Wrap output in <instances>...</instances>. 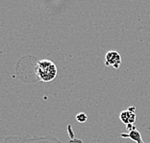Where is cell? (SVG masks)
Returning <instances> with one entry per match:
<instances>
[{"mask_svg":"<svg viewBox=\"0 0 150 143\" xmlns=\"http://www.w3.org/2000/svg\"><path fill=\"white\" fill-rule=\"evenodd\" d=\"M1 143H63L54 137H7Z\"/></svg>","mask_w":150,"mask_h":143,"instance_id":"obj_2","label":"cell"},{"mask_svg":"<svg viewBox=\"0 0 150 143\" xmlns=\"http://www.w3.org/2000/svg\"><path fill=\"white\" fill-rule=\"evenodd\" d=\"M119 118H120V120L122 121V123H124L125 125L134 124V122L136 121V114H135V112H131L130 111L126 110L120 112Z\"/></svg>","mask_w":150,"mask_h":143,"instance_id":"obj_5","label":"cell"},{"mask_svg":"<svg viewBox=\"0 0 150 143\" xmlns=\"http://www.w3.org/2000/svg\"><path fill=\"white\" fill-rule=\"evenodd\" d=\"M136 128V126L134 124H127L126 125V129L128 130V132H130L132 130H134V129Z\"/></svg>","mask_w":150,"mask_h":143,"instance_id":"obj_7","label":"cell"},{"mask_svg":"<svg viewBox=\"0 0 150 143\" xmlns=\"http://www.w3.org/2000/svg\"><path fill=\"white\" fill-rule=\"evenodd\" d=\"M76 119L78 122H80V123H84V122L87 121L88 119V116L86 113H84V112H81V113H78L76 115Z\"/></svg>","mask_w":150,"mask_h":143,"instance_id":"obj_6","label":"cell"},{"mask_svg":"<svg viewBox=\"0 0 150 143\" xmlns=\"http://www.w3.org/2000/svg\"><path fill=\"white\" fill-rule=\"evenodd\" d=\"M37 74L42 82H51L57 76L55 63L48 60L40 61L37 64Z\"/></svg>","mask_w":150,"mask_h":143,"instance_id":"obj_1","label":"cell"},{"mask_svg":"<svg viewBox=\"0 0 150 143\" xmlns=\"http://www.w3.org/2000/svg\"><path fill=\"white\" fill-rule=\"evenodd\" d=\"M121 137H124V138H129L133 140L135 143H145L144 140H142V135L139 132L137 128H135L134 130H132L128 132V134H121L120 135Z\"/></svg>","mask_w":150,"mask_h":143,"instance_id":"obj_4","label":"cell"},{"mask_svg":"<svg viewBox=\"0 0 150 143\" xmlns=\"http://www.w3.org/2000/svg\"><path fill=\"white\" fill-rule=\"evenodd\" d=\"M105 64L106 66H111L114 68H118L119 66L121 64V57L119 53L117 51H109L105 57Z\"/></svg>","mask_w":150,"mask_h":143,"instance_id":"obj_3","label":"cell"},{"mask_svg":"<svg viewBox=\"0 0 150 143\" xmlns=\"http://www.w3.org/2000/svg\"><path fill=\"white\" fill-rule=\"evenodd\" d=\"M128 111H130L131 112H135V111H136V108L135 107H130L128 108Z\"/></svg>","mask_w":150,"mask_h":143,"instance_id":"obj_8","label":"cell"}]
</instances>
